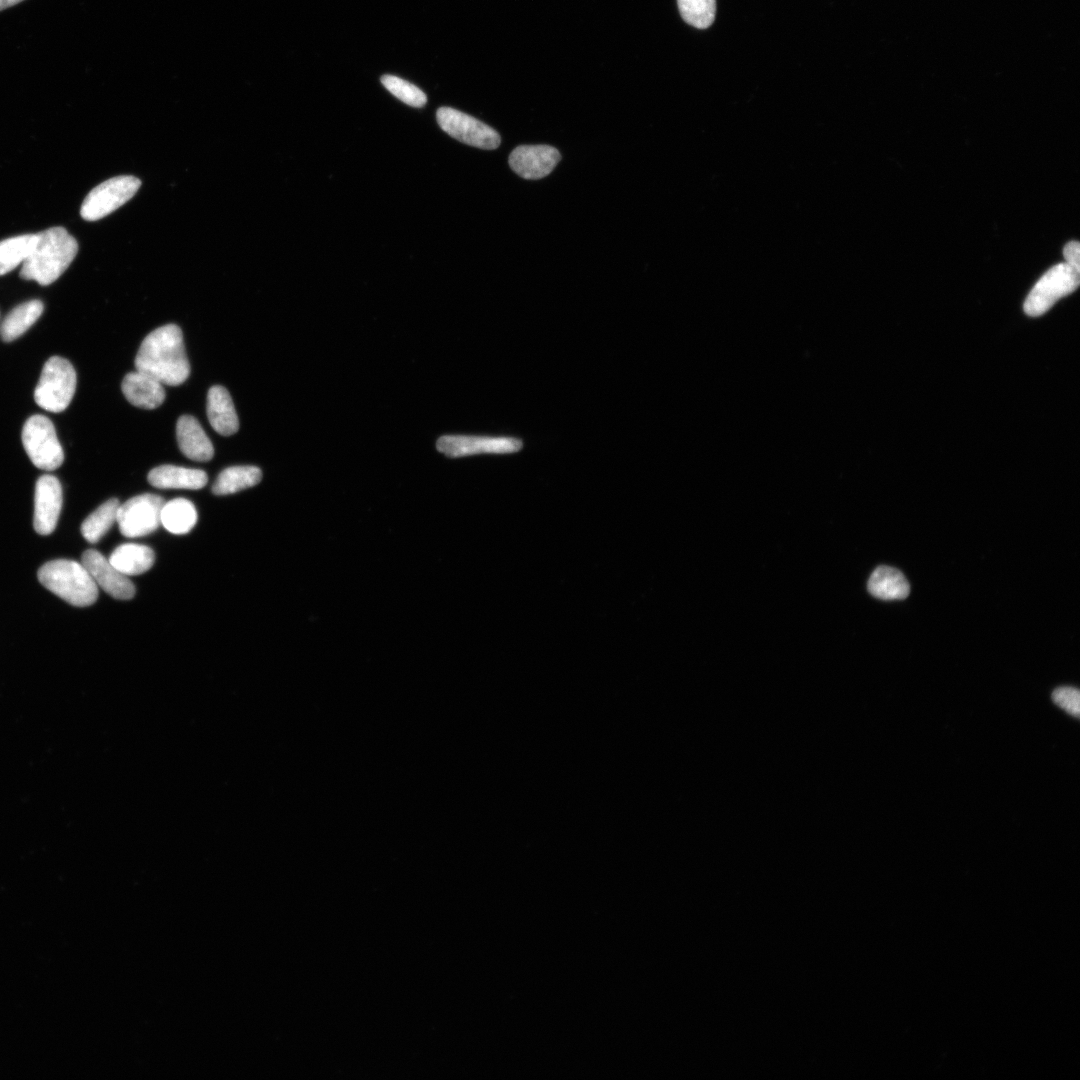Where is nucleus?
I'll return each mask as SVG.
<instances>
[{
  "instance_id": "1",
  "label": "nucleus",
  "mask_w": 1080,
  "mask_h": 1080,
  "mask_svg": "<svg viewBox=\"0 0 1080 1080\" xmlns=\"http://www.w3.org/2000/svg\"><path fill=\"white\" fill-rule=\"evenodd\" d=\"M136 370L147 373L162 384L178 386L190 375L183 334L179 326L166 324L150 332L135 357Z\"/></svg>"
},
{
  "instance_id": "2",
  "label": "nucleus",
  "mask_w": 1080,
  "mask_h": 1080,
  "mask_svg": "<svg viewBox=\"0 0 1080 1080\" xmlns=\"http://www.w3.org/2000/svg\"><path fill=\"white\" fill-rule=\"evenodd\" d=\"M78 252V243L63 227L37 233L35 245L23 262L20 277L42 286L56 281L69 267Z\"/></svg>"
},
{
  "instance_id": "3",
  "label": "nucleus",
  "mask_w": 1080,
  "mask_h": 1080,
  "mask_svg": "<svg viewBox=\"0 0 1080 1080\" xmlns=\"http://www.w3.org/2000/svg\"><path fill=\"white\" fill-rule=\"evenodd\" d=\"M37 577L45 588L71 605L84 607L97 600V584L83 564L77 561H49L39 568Z\"/></svg>"
},
{
  "instance_id": "4",
  "label": "nucleus",
  "mask_w": 1080,
  "mask_h": 1080,
  "mask_svg": "<svg viewBox=\"0 0 1080 1080\" xmlns=\"http://www.w3.org/2000/svg\"><path fill=\"white\" fill-rule=\"evenodd\" d=\"M76 383V372L72 364L67 359L53 356L43 366L34 391V400L44 410L62 412L74 396Z\"/></svg>"
},
{
  "instance_id": "5",
  "label": "nucleus",
  "mask_w": 1080,
  "mask_h": 1080,
  "mask_svg": "<svg viewBox=\"0 0 1080 1080\" xmlns=\"http://www.w3.org/2000/svg\"><path fill=\"white\" fill-rule=\"evenodd\" d=\"M22 443L31 462L39 469L53 471L64 461V452L52 421L33 415L22 429Z\"/></svg>"
},
{
  "instance_id": "6",
  "label": "nucleus",
  "mask_w": 1080,
  "mask_h": 1080,
  "mask_svg": "<svg viewBox=\"0 0 1080 1080\" xmlns=\"http://www.w3.org/2000/svg\"><path fill=\"white\" fill-rule=\"evenodd\" d=\"M1079 273L1066 262L1053 266L1028 294L1024 302L1025 313L1038 317L1047 312L1060 298L1076 290L1080 282Z\"/></svg>"
},
{
  "instance_id": "7",
  "label": "nucleus",
  "mask_w": 1080,
  "mask_h": 1080,
  "mask_svg": "<svg viewBox=\"0 0 1080 1080\" xmlns=\"http://www.w3.org/2000/svg\"><path fill=\"white\" fill-rule=\"evenodd\" d=\"M141 181L130 175L110 178L85 197L80 215L84 220H99L128 202L138 191Z\"/></svg>"
},
{
  "instance_id": "8",
  "label": "nucleus",
  "mask_w": 1080,
  "mask_h": 1080,
  "mask_svg": "<svg viewBox=\"0 0 1080 1080\" xmlns=\"http://www.w3.org/2000/svg\"><path fill=\"white\" fill-rule=\"evenodd\" d=\"M165 501L155 494L134 496L117 510L120 532L129 538L141 537L154 532L161 524V510Z\"/></svg>"
},
{
  "instance_id": "9",
  "label": "nucleus",
  "mask_w": 1080,
  "mask_h": 1080,
  "mask_svg": "<svg viewBox=\"0 0 1080 1080\" xmlns=\"http://www.w3.org/2000/svg\"><path fill=\"white\" fill-rule=\"evenodd\" d=\"M440 128L452 138L481 149L493 150L501 143L500 135L480 120L450 107L436 112Z\"/></svg>"
},
{
  "instance_id": "10",
  "label": "nucleus",
  "mask_w": 1080,
  "mask_h": 1080,
  "mask_svg": "<svg viewBox=\"0 0 1080 1080\" xmlns=\"http://www.w3.org/2000/svg\"><path fill=\"white\" fill-rule=\"evenodd\" d=\"M522 447L523 441L514 437L443 435L436 442L437 450L449 457L515 453Z\"/></svg>"
},
{
  "instance_id": "11",
  "label": "nucleus",
  "mask_w": 1080,
  "mask_h": 1080,
  "mask_svg": "<svg viewBox=\"0 0 1080 1080\" xmlns=\"http://www.w3.org/2000/svg\"><path fill=\"white\" fill-rule=\"evenodd\" d=\"M63 503L62 486L49 474L38 478L34 494L33 526L40 535L51 534L57 526Z\"/></svg>"
},
{
  "instance_id": "12",
  "label": "nucleus",
  "mask_w": 1080,
  "mask_h": 1080,
  "mask_svg": "<svg viewBox=\"0 0 1080 1080\" xmlns=\"http://www.w3.org/2000/svg\"><path fill=\"white\" fill-rule=\"evenodd\" d=\"M81 563L93 580L110 596L128 600L135 595V586L127 575L115 568L99 551L88 549L83 552Z\"/></svg>"
},
{
  "instance_id": "13",
  "label": "nucleus",
  "mask_w": 1080,
  "mask_h": 1080,
  "mask_svg": "<svg viewBox=\"0 0 1080 1080\" xmlns=\"http://www.w3.org/2000/svg\"><path fill=\"white\" fill-rule=\"evenodd\" d=\"M559 151L549 145H522L509 156V165L520 177L529 180L544 178L559 163Z\"/></svg>"
},
{
  "instance_id": "14",
  "label": "nucleus",
  "mask_w": 1080,
  "mask_h": 1080,
  "mask_svg": "<svg viewBox=\"0 0 1080 1080\" xmlns=\"http://www.w3.org/2000/svg\"><path fill=\"white\" fill-rule=\"evenodd\" d=\"M121 389L127 401L139 408L155 409L165 400L163 384L138 370L125 375Z\"/></svg>"
},
{
  "instance_id": "15",
  "label": "nucleus",
  "mask_w": 1080,
  "mask_h": 1080,
  "mask_svg": "<svg viewBox=\"0 0 1080 1080\" xmlns=\"http://www.w3.org/2000/svg\"><path fill=\"white\" fill-rule=\"evenodd\" d=\"M176 436L179 448L187 458L200 462L212 459L213 444L194 416L179 417L176 424Z\"/></svg>"
},
{
  "instance_id": "16",
  "label": "nucleus",
  "mask_w": 1080,
  "mask_h": 1080,
  "mask_svg": "<svg viewBox=\"0 0 1080 1080\" xmlns=\"http://www.w3.org/2000/svg\"><path fill=\"white\" fill-rule=\"evenodd\" d=\"M206 411L212 428L220 435L230 436L238 431V416L225 387L214 385L209 389Z\"/></svg>"
},
{
  "instance_id": "17",
  "label": "nucleus",
  "mask_w": 1080,
  "mask_h": 1080,
  "mask_svg": "<svg viewBox=\"0 0 1080 1080\" xmlns=\"http://www.w3.org/2000/svg\"><path fill=\"white\" fill-rule=\"evenodd\" d=\"M147 478L152 486L161 489L197 490L203 488L208 481L207 474L203 470L174 465L155 467L149 472Z\"/></svg>"
},
{
  "instance_id": "18",
  "label": "nucleus",
  "mask_w": 1080,
  "mask_h": 1080,
  "mask_svg": "<svg viewBox=\"0 0 1080 1080\" xmlns=\"http://www.w3.org/2000/svg\"><path fill=\"white\" fill-rule=\"evenodd\" d=\"M867 589L872 596L881 600L905 599L910 592L909 582L903 573L885 565L878 566L872 572Z\"/></svg>"
},
{
  "instance_id": "19",
  "label": "nucleus",
  "mask_w": 1080,
  "mask_h": 1080,
  "mask_svg": "<svg viewBox=\"0 0 1080 1080\" xmlns=\"http://www.w3.org/2000/svg\"><path fill=\"white\" fill-rule=\"evenodd\" d=\"M108 560L123 574L133 576L148 571L154 564L155 555L148 546L126 543L115 548Z\"/></svg>"
},
{
  "instance_id": "20",
  "label": "nucleus",
  "mask_w": 1080,
  "mask_h": 1080,
  "mask_svg": "<svg viewBox=\"0 0 1080 1080\" xmlns=\"http://www.w3.org/2000/svg\"><path fill=\"white\" fill-rule=\"evenodd\" d=\"M44 305L38 299L29 300L14 307L0 325V336L11 342L24 334L42 315Z\"/></svg>"
},
{
  "instance_id": "21",
  "label": "nucleus",
  "mask_w": 1080,
  "mask_h": 1080,
  "mask_svg": "<svg viewBox=\"0 0 1080 1080\" xmlns=\"http://www.w3.org/2000/svg\"><path fill=\"white\" fill-rule=\"evenodd\" d=\"M262 478V471L256 466H231L224 469L216 478L212 492L215 495H228L255 486Z\"/></svg>"
},
{
  "instance_id": "22",
  "label": "nucleus",
  "mask_w": 1080,
  "mask_h": 1080,
  "mask_svg": "<svg viewBox=\"0 0 1080 1080\" xmlns=\"http://www.w3.org/2000/svg\"><path fill=\"white\" fill-rule=\"evenodd\" d=\"M197 522L193 503L184 498L165 502L161 510V524L173 534L188 533Z\"/></svg>"
},
{
  "instance_id": "23",
  "label": "nucleus",
  "mask_w": 1080,
  "mask_h": 1080,
  "mask_svg": "<svg viewBox=\"0 0 1080 1080\" xmlns=\"http://www.w3.org/2000/svg\"><path fill=\"white\" fill-rule=\"evenodd\" d=\"M118 499L111 498L101 504L82 523L81 533L90 543H97L117 519Z\"/></svg>"
},
{
  "instance_id": "24",
  "label": "nucleus",
  "mask_w": 1080,
  "mask_h": 1080,
  "mask_svg": "<svg viewBox=\"0 0 1080 1080\" xmlns=\"http://www.w3.org/2000/svg\"><path fill=\"white\" fill-rule=\"evenodd\" d=\"M37 234H24L0 241V276L23 264L31 253Z\"/></svg>"
},
{
  "instance_id": "25",
  "label": "nucleus",
  "mask_w": 1080,
  "mask_h": 1080,
  "mask_svg": "<svg viewBox=\"0 0 1080 1080\" xmlns=\"http://www.w3.org/2000/svg\"><path fill=\"white\" fill-rule=\"evenodd\" d=\"M683 20L698 29H706L714 22L716 0H677Z\"/></svg>"
},
{
  "instance_id": "26",
  "label": "nucleus",
  "mask_w": 1080,
  "mask_h": 1080,
  "mask_svg": "<svg viewBox=\"0 0 1080 1080\" xmlns=\"http://www.w3.org/2000/svg\"><path fill=\"white\" fill-rule=\"evenodd\" d=\"M381 83L392 95L409 106L421 108L427 102L426 94L420 88L402 78L383 75Z\"/></svg>"
},
{
  "instance_id": "27",
  "label": "nucleus",
  "mask_w": 1080,
  "mask_h": 1080,
  "mask_svg": "<svg viewBox=\"0 0 1080 1080\" xmlns=\"http://www.w3.org/2000/svg\"><path fill=\"white\" fill-rule=\"evenodd\" d=\"M1052 700L1071 715L1076 717L1079 716L1080 693L1078 689L1074 687H1059L1053 691Z\"/></svg>"
},
{
  "instance_id": "28",
  "label": "nucleus",
  "mask_w": 1080,
  "mask_h": 1080,
  "mask_svg": "<svg viewBox=\"0 0 1080 1080\" xmlns=\"http://www.w3.org/2000/svg\"><path fill=\"white\" fill-rule=\"evenodd\" d=\"M1080 245L1077 241L1068 242L1063 249L1065 262L1080 271Z\"/></svg>"
},
{
  "instance_id": "29",
  "label": "nucleus",
  "mask_w": 1080,
  "mask_h": 1080,
  "mask_svg": "<svg viewBox=\"0 0 1080 1080\" xmlns=\"http://www.w3.org/2000/svg\"><path fill=\"white\" fill-rule=\"evenodd\" d=\"M23 0H0V11L18 4Z\"/></svg>"
}]
</instances>
